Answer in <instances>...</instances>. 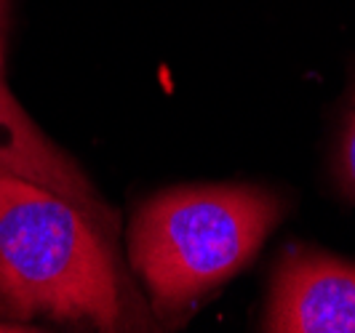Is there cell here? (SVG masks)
<instances>
[{
    "mask_svg": "<svg viewBox=\"0 0 355 333\" xmlns=\"http://www.w3.org/2000/svg\"><path fill=\"white\" fill-rule=\"evenodd\" d=\"M110 232L112 222L0 171V307L19 320L125 328L128 288Z\"/></svg>",
    "mask_w": 355,
    "mask_h": 333,
    "instance_id": "6da1fadb",
    "label": "cell"
},
{
    "mask_svg": "<svg viewBox=\"0 0 355 333\" xmlns=\"http://www.w3.org/2000/svg\"><path fill=\"white\" fill-rule=\"evenodd\" d=\"M278 219V200L257 187H179L139 208L128 256L155 309L174 315L238 275Z\"/></svg>",
    "mask_w": 355,
    "mask_h": 333,
    "instance_id": "7a4b0ae2",
    "label": "cell"
},
{
    "mask_svg": "<svg viewBox=\"0 0 355 333\" xmlns=\"http://www.w3.org/2000/svg\"><path fill=\"white\" fill-rule=\"evenodd\" d=\"M265 331L355 333V264L291 253L272 282Z\"/></svg>",
    "mask_w": 355,
    "mask_h": 333,
    "instance_id": "3957f363",
    "label": "cell"
},
{
    "mask_svg": "<svg viewBox=\"0 0 355 333\" xmlns=\"http://www.w3.org/2000/svg\"><path fill=\"white\" fill-rule=\"evenodd\" d=\"M0 171L30 179L40 187L72 200L94 216L112 222L105 203L94 195L89 181L51 141L46 139L0 83Z\"/></svg>",
    "mask_w": 355,
    "mask_h": 333,
    "instance_id": "277c9868",
    "label": "cell"
},
{
    "mask_svg": "<svg viewBox=\"0 0 355 333\" xmlns=\"http://www.w3.org/2000/svg\"><path fill=\"white\" fill-rule=\"evenodd\" d=\"M342 168H345V181L355 195V115L353 123L347 128V139H345V150H342Z\"/></svg>",
    "mask_w": 355,
    "mask_h": 333,
    "instance_id": "5b68a950",
    "label": "cell"
},
{
    "mask_svg": "<svg viewBox=\"0 0 355 333\" xmlns=\"http://www.w3.org/2000/svg\"><path fill=\"white\" fill-rule=\"evenodd\" d=\"M6 64V0H0V78Z\"/></svg>",
    "mask_w": 355,
    "mask_h": 333,
    "instance_id": "8992f818",
    "label": "cell"
},
{
    "mask_svg": "<svg viewBox=\"0 0 355 333\" xmlns=\"http://www.w3.org/2000/svg\"><path fill=\"white\" fill-rule=\"evenodd\" d=\"M8 331H27V328H17V325H6V323H0V333H8Z\"/></svg>",
    "mask_w": 355,
    "mask_h": 333,
    "instance_id": "52a82bcc",
    "label": "cell"
}]
</instances>
